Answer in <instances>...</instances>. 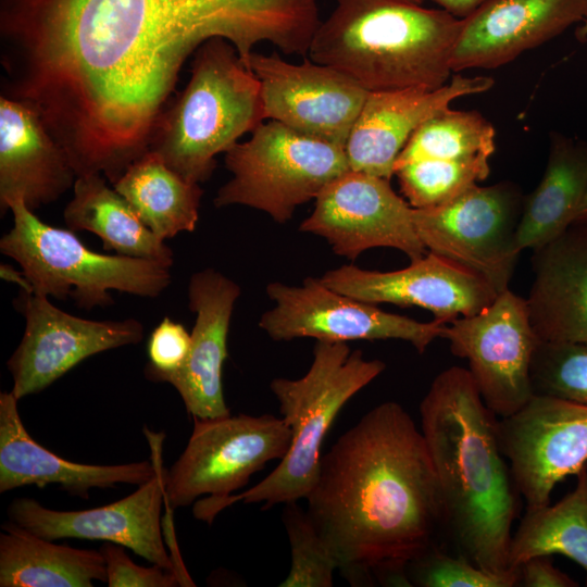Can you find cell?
Returning a JSON list of instances; mask_svg holds the SVG:
<instances>
[{"label":"cell","mask_w":587,"mask_h":587,"mask_svg":"<svg viewBox=\"0 0 587 587\" xmlns=\"http://www.w3.org/2000/svg\"><path fill=\"white\" fill-rule=\"evenodd\" d=\"M574 490L555 504L526 508L509 550V569L526 560L562 554L587 574V465L577 474Z\"/></svg>","instance_id":"cell-29"},{"label":"cell","mask_w":587,"mask_h":587,"mask_svg":"<svg viewBox=\"0 0 587 587\" xmlns=\"http://www.w3.org/2000/svg\"><path fill=\"white\" fill-rule=\"evenodd\" d=\"M320 279L360 301L420 307L445 323L480 312L498 296L480 276L429 251L401 270L378 272L350 264Z\"/></svg>","instance_id":"cell-18"},{"label":"cell","mask_w":587,"mask_h":587,"mask_svg":"<svg viewBox=\"0 0 587 587\" xmlns=\"http://www.w3.org/2000/svg\"><path fill=\"white\" fill-rule=\"evenodd\" d=\"M519 585L524 587H576L578 583L554 567L550 555L534 557L519 567Z\"/></svg>","instance_id":"cell-37"},{"label":"cell","mask_w":587,"mask_h":587,"mask_svg":"<svg viewBox=\"0 0 587 587\" xmlns=\"http://www.w3.org/2000/svg\"><path fill=\"white\" fill-rule=\"evenodd\" d=\"M457 18H465L487 0H432Z\"/></svg>","instance_id":"cell-38"},{"label":"cell","mask_w":587,"mask_h":587,"mask_svg":"<svg viewBox=\"0 0 587 587\" xmlns=\"http://www.w3.org/2000/svg\"><path fill=\"white\" fill-rule=\"evenodd\" d=\"M307 512L352 586H412L408 564L444 528L438 482L421 428L383 402L321 459Z\"/></svg>","instance_id":"cell-2"},{"label":"cell","mask_w":587,"mask_h":587,"mask_svg":"<svg viewBox=\"0 0 587 587\" xmlns=\"http://www.w3.org/2000/svg\"><path fill=\"white\" fill-rule=\"evenodd\" d=\"M225 164L233 176L218 189L214 205L250 207L279 224L350 170L344 147L272 120L260 124L249 140L228 149Z\"/></svg>","instance_id":"cell-8"},{"label":"cell","mask_w":587,"mask_h":587,"mask_svg":"<svg viewBox=\"0 0 587 587\" xmlns=\"http://www.w3.org/2000/svg\"><path fill=\"white\" fill-rule=\"evenodd\" d=\"M76 172L39 114L24 102L0 97V211L23 200L35 211L74 186Z\"/></svg>","instance_id":"cell-22"},{"label":"cell","mask_w":587,"mask_h":587,"mask_svg":"<svg viewBox=\"0 0 587 587\" xmlns=\"http://www.w3.org/2000/svg\"><path fill=\"white\" fill-rule=\"evenodd\" d=\"M587 17V0H487L462 18L452 72L495 68Z\"/></svg>","instance_id":"cell-21"},{"label":"cell","mask_w":587,"mask_h":587,"mask_svg":"<svg viewBox=\"0 0 587 587\" xmlns=\"http://www.w3.org/2000/svg\"><path fill=\"white\" fill-rule=\"evenodd\" d=\"M316 0H0L2 90L78 164L118 173L149 151L187 58L213 38L307 55Z\"/></svg>","instance_id":"cell-1"},{"label":"cell","mask_w":587,"mask_h":587,"mask_svg":"<svg viewBox=\"0 0 587 587\" xmlns=\"http://www.w3.org/2000/svg\"><path fill=\"white\" fill-rule=\"evenodd\" d=\"M584 342H587V337H586V339L584 340Z\"/></svg>","instance_id":"cell-43"},{"label":"cell","mask_w":587,"mask_h":587,"mask_svg":"<svg viewBox=\"0 0 587 587\" xmlns=\"http://www.w3.org/2000/svg\"><path fill=\"white\" fill-rule=\"evenodd\" d=\"M576 36L579 40L587 38V17L583 21L582 26L577 28Z\"/></svg>","instance_id":"cell-41"},{"label":"cell","mask_w":587,"mask_h":587,"mask_svg":"<svg viewBox=\"0 0 587 587\" xmlns=\"http://www.w3.org/2000/svg\"><path fill=\"white\" fill-rule=\"evenodd\" d=\"M141 222L162 240L195 230L202 189L173 171L162 158L148 151L112 184Z\"/></svg>","instance_id":"cell-28"},{"label":"cell","mask_w":587,"mask_h":587,"mask_svg":"<svg viewBox=\"0 0 587 587\" xmlns=\"http://www.w3.org/2000/svg\"><path fill=\"white\" fill-rule=\"evenodd\" d=\"M587 190V141L553 134L544 176L524 199L516 230L521 253L540 248L573 224Z\"/></svg>","instance_id":"cell-25"},{"label":"cell","mask_w":587,"mask_h":587,"mask_svg":"<svg viewBox=\"0 0 587 587\" xmlns=\"http://www.w3.org/2000/svg\"><path fill=\"white\" fill-rule=\"evenodd\" d=\"M249 67L261 84L265 120L345 148L369 91L340 71L304 59L290 63L253 51Z\"/></svg>","instance_id":"cell-17"},{"label":"cell","mask_w":587,"mask_h":587,"mask_svg":"<svg viewBox=\"0 0 587 587\" xmlns=\"http://www.w3.org/2000/svg\"><path fill=\"white\" fill-rule=\"evenodd\" d=\"M534 395L587 405V342L540 340L530 365Z\"/></svg>","instance_id":"cell-32"},{"label":"cell","mask_w":587,"mask_h":587,"mask_svg":"<svg viewBox=\"0 0 587 587\" xmlns=\"http://www.w3.org/2000/svg\"><path fill=\"white\" fill-rule=\"evenodd\" d=\"M421 432L435 470L444 528L459 554L505 574L520 492L498 437V416L469 370L451 366L432 382L420 405Z\"/></svg>","instance_id":"cell-3"},{"label":"cell","mask_w":587,"mask_h":587,"mask_svg":"<svg viewBox=\"0 0 587 587\" xmlns=\"http://www.w3.org/2000/svg\"><path fill=\"white\" fill-rule=\"evenodd\" d=\"M105 563L109 587H175L179 580L174 572L152 564L145 567L134 563L124 546L105 541L99 549Z\"/></svg>","instance_id":"cell-35"},{"label":"cell","mask_w":587,"mask_h":587,"mask_svg":"<svg viewBox=\"0 0 587 587\" xmlns=\"http://www.w3.org/2000/svg\"><path fill=\"white\" fill-rule=\"evenodd\" d=\"M489 158L422 159L398 166L395 175L410 205L426 209L442 204L486 179L490 172Z\"/></svg>","instance_id":"cell-31"},{"label":"cell","mask_w":587,"mask_h":587,"mask_svg":"<svg viewBox=\"0 0 587 587\" xmlns=\"http://www.w3.org/2000/svg\"><path fill=\"white\" fill-rule=\"evenodd\" d=\"M240 286L224 274L205 268L188 283V307L196 314L190 349L184 364L148 379L171 384L192 417L215 419L230 414L223 391L227 336Z\"/></svg>","instance_id":"cell-20"},{"label":"cell","mask_w":587,"mask_h":587,"mask_svg":"<svg viewBox=\"0 0 587 587\" xmlns=\"http://www.w3.org/2000/svg\"><path fill=\"white\" fill-rule=\"evenodd\" d=\"M290 442L285 420L271 414L193 417L186 448L165 471V500L176 509L204 495L225 498L268 462L282 460Z\"/></svg>","instance_id":"cell-10"},{"label":"cell","mask_w":587,"mask_h":587,"mask_svg":"<svg viewBox=\"0 0 587 587\" xmlns=\"http://www.w3.org/2000/svg\"><path fill=\"white\" fill-rule=\"evenodd\" d=\"M496 130L477 111L450 108L425 121L399 154L395 170L422 160H463L495 152Z\"/></svg>","instance_id":"cell-30"},{"label":"cell","mask_w":587,"mask_h":587,"mask_svg":"<svg viewBox=\"0 0 587 587\" xmlns=\"http://www.w3.org/2000/svg\"><path fill=\"white\" fill-rule=\"evenodd\" d=\"M491 77L452 75L438 89L369 91L350 130L345 152L350 170L390 179L396 161L414 132L460 97L489 90Z\"/></svg>","instance_id":"cell-19"},{"label":"cell","mask_w":587,"mask_h":587,"mask_svg":"<svg viewBox=\"0 0 587 587\" xmlns=\"http://www.w3.org/2000/svg\"><path fill=\"white\" fill-rule=\"evenodd\" d=\"M190 344L191 336L185 326L170 317H164L148 339L149 363L145 367V376L178 370L187 359Z\"/></svg>","instance_id":"cell-36"},{"label":"cell","mask_w":587,"mask_h":587,"mask_svg":"<svg viewBox=\"0 0 587 587\" xmlns=\"http://www.w3.org/2000/svg\"><path fill=\"white\" fill-rule=\"evenodd\" d=\"M265 120L259 78L223 38L195 52L191 76L176 100L160 115L150 151L186 180H208L215 157Z\"/></svg>","instance_id":"cell-6"},{"label":"cell","mask_w":587,"mask_h":587,"mask_svg":"<svg viewBox=\"0 0 587 587\" xmlns=\"http://www.w3.org/2000/svg\"><path fill=\"white\" fill-rule=\"evenodd\" d=\"M450 351L469 362L485 402L498 416L520 410L533 396L530 365L540 341L526 300L509 289L480 312L447 323Z\"/></svg>","instance_id":"cell-11"},{"label":"cell","mask_w":587,"mask_h":587,"mask_svg":"<svg viewBox=\"0 0 587 587\" xmlns=\"http://www.w3.org/2000/svg\"><path fill=\"white\" fill-rule=\"evenodd\" d=\"M461 23L442 9L404 0H336L307 55L367 91L434 90L452 73L450 58Z\"/></svg>","instance_id":"cell-4"},{"label":"cell","mask_w":587,"mask_h":587,"mask_svg":"<svg viewBox=\"0 0 587 587\" xmlns=\"http://www.w3.org/2000/svg\"><path fill=\"white\" fill-rule=\"evenodd\" d=\"M386 369L385 362L365 359L346 342L316 340L313 361L300 378H275L271 390L291 432L290 447L279 464L258 485L225 498L207 497L196 502L193 516L211 524L225 508L242 501L278 503L307 499L321 466L325 436L341 408Z\"/></svg>","instance_id":"cell-5"},{"label":"cell","mask_w":587,"mask_h":587,"mask_svg":"<svg viewBox=\"0 0 587 587\" xmlns=\"http://www.w3.org/2000/svg\"><path fill=\"white\" fill-rule=\"evenodd\" d=\"M17 402L12 391L0 392V492L28 485L58 484L68 494L88 499L92 488L139 486L155 474L149 461L98 465L60 458L27 433Z\"/></svg>","instance_id":"cell-23"},{"label":"cell","mask_w":587,"mask_h":587,"mask_svg":"<svg viewBox=\"0 0 587 587\" xmlns=\"http://www.w3.org/2000/svg\"><path fill=\"white\" fill-rule=\"evenodd\" d=\"M524 199L509 182L474 185L442 204L414 208V225L427 251L475 273L500 294L509 289L520 254L515 240Z\"/></svg>","instance_id":"cell-9"},{"label":"cell","mask_w":587,"mask_h":587,"mask_svg":"<svg viewBox=\"0 0 587 587\" xmlns=\"http://www.w3.org/2000/svg\"><path fill=\"white\" fill-rule=\"evenodd\" d=\"M529 321L545 341L587 337V223L575 222L534 250Z\"/></svg>","instance_id":"cell-24"},{"label":"cell","mask_w":587,"mask_h":587,"mask_svg":"<svg viewBox=\"0 0 587 587\" xmlns=\"http://www.w3.org/2000/svg\"><path fill=\"white\" fill-rule=\"evenodd\" d=\"M404 1L422 4L424 0H404Z\"/></svg>","instance_id":"cell-42"},{"label":"cell","mask_w":587,"mask_h":587,"mask_svg":"<svg viewBox=\"0 0 587 587\" xmlns=\"http://www.w3.org/2000/svg\"><path fill=\"white\" fill-rule=\"evenodd\" d=\"M0 534L1 587H92L107 583L100 550L57 545L12 521Z\"/></svg>","instance_id":"cell-26"},{"label":"cell","mask_w":587,"mask_h":587,"mask_svg":"<svg viewBox=\"0 0 587 587\" xmlns=\"http://www.w3.org/2000/svg\"><path fill=\"white\" fill-rule=\"evenodd\" d=\"M498 437L526 508L549 504L555 485L587 465V405L534 395L498 420Z\"/></svg>","instance_id":"cell-16"},{"label":"cell","mask_w":587,"mask_h":587,"mask_svg":"<svg viewBox=\"0 0 587 587\" xmlns=\"http://www.w3.org/2000/svg\"><path fill=\"white\" fill-rule=\"evenodd\" d=\"M578 222V223H587V190L583 197V200L578 207V210L576 212V215H575V218H574V222Z\"/></svg>","instance_id":"cell-40"},{"label":"cell","mask_w":587,"mask_h":587,"mask_svg":"<svg viewBox=\"0 0 587 587\" xmlns=\"http://www.w3.org/2000/svg\"><path fill=\"white\" fill-rule=\"evenodd\" d=\"M390 179L349 170L315 198L299 229L324 238L333 251L355 260L377 247L402 251L411 261L428 251L414 225V208L392 189Z\"/></svg>","instance_id":"cell-15"},{"label":"cell","mask_w":587,"mask_h":587,"mask_svg":"<svg viewBox=\"0 0 587 587\" xmlns=\"http://www.w3.org/2000/svg\"><path fill=\"white\" fill-rule=\"evenodd\" d=\"M266 294L274 305L262 314L259 326L275 341L399 339L423 353L435 339L442 337L447 324L386 312L335 291L314 277H307L301 286L270 283Z\"/></svg>","instance_id":"cell-12"},{"label":"cell","mask_w":587,"mask_h":587,"mask_svg":"<svg viewBox=\"0 0 587 587\" xmlns=\"http://www.w3.org/2000/svg\"><path fill=\"white\" fill-rule=\"evenodd\" d=\"M283 521L291 563L280 587H332L337 563L309 514L298 501L285 503Z\"/></svg>","instance_id":"cell-33"},{"label":"cell","mask_w":587,"mask_h":587,"mask_svg":"<svg viewBox=\"0 0 587 587\" xmlns=\"http://www.w3.org/2000/svg\"><path fill=\"white\" fill-rule=\"evenodd\" d=\"M0 277L2 279L16 284L22 291L34 292L33 287L23 271L20 272L10 264L0 265Z\"/></svg>","instance_id":"cell-39"},{"label":"cell","mask_w":587,"mask_h":587,"mask_svg":"<svg viewBox=\"0 0 587 587\" xmlns=\"http://www.w3.org/2000/svg\"><path fill=\"white\" fill-rule=\"evenodd\" d=\"M101 174L76 177L63 218L68 229L97 235L105 250L173 265L172 249L138 217L125 198Z\"/></svg>","instance_id":"cell-27"},{"label":"cell","mask_w":587,"mask_h":587,"mask_svg":"<svg viewBox=\"0 0 587 587\" xmlns=\"http://www.w3.org/2000/svg\"><path fill=\"white\" fill-rule=\"evenodd\" d=\"M143 432L151 448L155 474L139 485L135 492L113 503L80 511L52 510L34 499L18 498L8 507L10 521L52 541L76 538L118 544L176 574L164 544L161 517L166 471L162 464L164 434L153 433L147 427Z\"/></svg>","instance_id":"cell-13"},{"label":"cell","mask_w":587,"mask_h":587,"mask_svg":"<svg viewBox=\"0 0 587 587\" xmlns=\"http://www.w3.org/2000/svg\"><path fill=\"white\" fill-rule=\"evenodd\" d=\"M9 210L13 226L1 237L0 251L22 267L36 295L71 297L90 310L113 304L112 290L154 298L171 284L170 265L96 252L75 232L39 220L23 200L11 201Z\"/></svg>","instance_id":"cell-7"},{"label":"cell","mask_w":587,"mask_h":587,"mask_svg":"<svg viewBox=\"0 0 587 587\" xmlns=\"http://www.w3.org/2000/svg\"><path fill=\"white\" fill-rule=\"evenodd\" d=\"M14 305L25 317V329L7 367L18 400L42 391L91 355L139 344L145 334L136 319H83L34 292L20 290Z\"/></svg>","instance_id":"cell-14"},{"label":"cell","mask_w":587,"mask_h":587,"mask_svg":"<svg viewBox=\"0 0 587 587\" xmlns=\"http://www.w3.org/2000/svg\"><path fill=\"white\" fill-rule=\"evenodd\" d=\"M412 586L421 587H514L519 570L492 574L462 554L452 557L438 545L412 560L407 566Z\"/></svg>","instance_id":"cell-34"}]
</instances>
